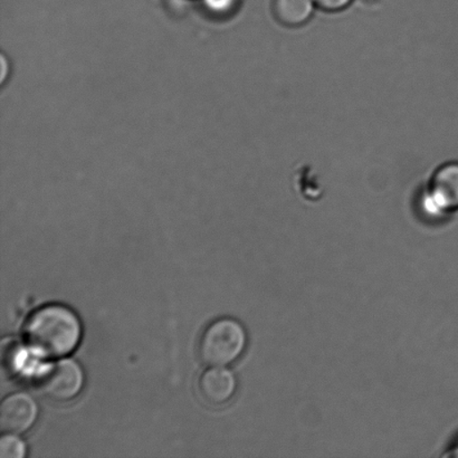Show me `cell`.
Here are the masks:
<instances>
[{
    "instance_id": "obj_10",
    "label": "cell",
    "mask_w": 458,
    "mask_h": 458,
    "mask_svg": "<svg viewBox=\"0 0 458 458\" xmlns=\"http://www.w3.org/2000/svg\"><path fill=\"white\" fill-rule=\"evenodd\" d=\"M353 0H314L317 7L321 8L322 11L326 12H340L347 8L352 4Z\"/></svg>"
},
{
    "instance_id": "obj_3",
    "label": "cell",
    "mask_w": 458,
    "mask_h": 458,
    "mask_svg": "<svg viewBox=\"0 0 458 458\" xmlns=\"http://www.w3.org/2000/svg\"><path fill=\"white\" fill-rule=\"evenodd\" d=\"M83 384V371L73 360L51 363L35 376L36 388L55 402H67L78 396Z\"/></svg>"
},
{
    "instance_id": "obj_2",
    "label": "cell",
    "mask_w": 458,
    "mask_h": 458,
    "mask_svg": "<svg viewBox=\"0 0 458 458\" xmlns=\"http://www.w3.org/2000/svg\"><path fill=\"white\" fill-rule=\"evenodd\" d=\"M246 343V332L240 322L221 318L213 322L201 335L199 357L210 367H225L240 358Z\"/></svg>"
},
{
    "instance_id": "obj_6",
    "label": "cell",
    "mask_w": 458,
    "mask_h": 458,
    "mask_svg": "<svg viewBox=\"0 0 458 458\" xmlns=\"http://www.w3.org/2000/svg\"><path fill=\"white\" fill-rule=\"evenodd\" d=\"M236 389V380L231 371L215 367L204 372L199 380L200 394L205 401L221 405L232 398Z\"/></svg>"
},
{
    "instance_id": "obj_7",
    "label": "cell",
    "mask_w": 458,
    "mask_h": 458,
    "mask_svg": "<svg viewBox=\"0 0 458 458\" xmlns=\"http://www.w3.org/2000/svg\"><path fill=\"white\" fill-rule=\"evenodd\" d=\"M317 4L314 0H273V13L281 24L299 27L311 20Z\"/></svg>"
},
{
    "instance_id": "obj_5",
    "label": "cell",
    "mask_w": 458,
    "mask_h": 458,
    "mask_svg": "<svg viewBox=\"0 0 458 458\" xmlns=\"http://www.w3.org/2000/svg\"><path fill=\"white\" fill-rule=\"evenodd\" d=\"M38 419V405L29 394H13L0 406V428L9 434H22Z\"/></svg>"
},
{
    "instance_id": "obj_8",
    "label": "cell",
    "mask_w": 458,
    "mask_h": 458,
    "mask_svg": "<svg viewBox=\"0 0 458 458\" xmlns=\"http://www.w3.org/2000/svg\"><path fill=\"white\" fill-rule=\"evenodd\" d=\"M25 454V444L15 435L8 434L0 438V458H22Z\"/></svg>"
},
{
    "instance_id": "obj_4",
    "label": "cell",
    "mask_w": 458,
    "mask_h": 458,
    "mask_svg": "<svg viewBox=\"0 0 458 458\" xmlns=\"http://www.w3.org/2000/svg\"><path fill=\"white\" fill-rule=\"evenodd\" d=\"M421 203L433 214L458 209V163L453 161L438 168L421 196Z\"/></svg>"
},
{
    "instance_id": "obj_1",
    "label": "cell",
    "mask_w": 458,
    "mask_h": 458,
    "mask_svg": "<svg viewBox=\"0 0 458 458\" xmlns=\"http://www.w3.org/2000/svg\"><path fill=\"white\" fill-rule=\"evenodd\" d=\"M82 327L79 318L60 304L36 310L26 322L24 338L27 347L40 358L60 359L78 347Z\"/></svg>"
},
{
    "instance_id": "obj_9",
    "label": "cell",
    "mask_w": 458,
    "mask_h": 458,
    "mask_svg": "<svg viewBox=\"0 0 458 458\" xmlns=\"http://www.w3.org/2000/svg\"><path fill=\"white\" fill-rule=\"evenodd\" d=\"M208 12L217 16L227 15L237 7L238 0H203Z\"/></svg>"
}]
</instances>
